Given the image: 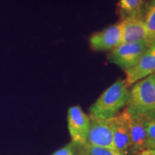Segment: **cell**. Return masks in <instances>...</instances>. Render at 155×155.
<instances>
[{"instance_id": "12", "label": "cell", "mask_w": 155, "mask_h": 155, "mask_svg": "<svg viewBox=\"0 0 155 155\" xmlns=\"http://www.w3.org/2000/svg\"><path fill=\"white\" fill-rule=\"evenodd\" d=\"M143 18L148 32L149 40L155 42V0H150L144 9Z\"/></svg>"}, {"instance_id": "7", "label": "cell", "mask_w": 155, "mask_h": 155, "mask_svg": "<svg viewBox=\"0 0 155 155\" xmlns=\"http://www.w3.org/2000/svg\"><path fill=\"white\" fill-rule=\"evenodd\" d=\"M124 73L128 86L155 73V42L149 46L134 66Z\"/></svg>"}, {"instance_id": "16", "label": "cell", "mask_w": 155, "mask_h": 155, "mask_svg": "<svg viewBox=\"0 0 155 155\" xmlns=\"http://www.w3.org/2000/svg\"><path fill=\"white\" fill-rule=\"evenodd\" d=\"M137 155H155V151L153 150H145L138 153Z\"/></svg>"}, {"instance_id": "5", "label": "cell", "mask_w": 155, "mask_h": 155, "mask_svg": "<svg viewBox=\"0 0 155 155\" xmlns=\"http://www.w3.org/2000/svg\"><path fill=\"white\" fill-rule=\"evenodd\" d=\"M130 131L131 139V152L138 154L145 150H152L154 141L149 139L145 127V117L129 113L124 110Z\"/></svg>"}, {"instance_id": "8", "label": "cell", "mask_w": 155, "mask_h": 155, "mask_svg": "<svg viewBox=\"0 0 155 155\" xmlns=\"http://www.w3.org/2000/svg\"><path fill=\"white\" fill-rule=\"evenodd\" d=\"M122 43L119 23L95 32L89 39L90 47L94 51H111Z\"/></svg>"}, {"instance_id": "11", "label": "cell", "mask_w": 155, "mask_h": 155, "mask_svg": "<svg viewBox=\"0 0 155 155\" xmlns=\"http://www.w3.org/2000/svg\"><path fill=\"white\" fill-rule=\"evenodd\" d=\"M144 9V0H119L118 2V12L121 19L141 16Z\"/></svg>"}, {"instance_id": "6", "label": "cell", "mask_w": 155, "mask_h": 155, "mask_svg": "<svg viewBox=\"0 0 155 155\" xmlns=\"http://www.w3.org/2000/svg\"><path fill=\"white\" fill-rule=\"evenodd\" d=\"M91 118V117H90ZM115 150L110 119L91 118L86 144Z\"/></svg>"}, {"instance_id": "2", "label": "cell", "mask_w": 155, "mask_h": 155, "mask_svg": "<svg viewBox=\"0 0 155 155\" xmlns=\"http://www.w3.org/2000/svg\"><path fill=\"white\" fill-rule=\"evenodd\" d=\"M129 91L125 109L129 113L144 116H155V89L150 76L136 82Z\"/></svg>"}, {"instance_id": "18", "label": "cell", "mask_w": 155, "mask_h": 155, "mask_svg": "<svg viewBox=\"0 0 155 155\" xmlns=\"http://www.w3.org/2000/svg\"><path fill=\"white\" fill-rule=\"evenodd\" d=\"M152 150H154V151H155V142L154 143V144H153Z\"/></svg>"}, {"instance_id": "14", "label": "cell", "mask_w": 155, "mask_h": 155, "mask_svg": "<svg viewBox=\"0 0 155 155\" xmlns=\"http://www.w3.org/2000/svg\"><path fill=\"white\" fill-rule=\"evenodd\" d=\"M145 127L149 139L155 142V116L145 118Z\"/></svg>"}, {"instance_id": "9", "label": "cell", "mask_w": 155, "mask_h": 155, "mask_svg": "<svg viewBox=\"0 0 155 155\" xmlns=\"http://www.w3.org/2000/svg\"><path fill=\"white\" fill-rule=\"evenodd\" d=\"M115 150L121 155H129L131 152V139L127 119L124 111L110 119Z\"/></svg>"}, {"instance_id": "15", "label": "cell", "mask_w": 155, "mask_h": 155, "mask_svg": "<svg viewBox=\"0 0 155 155\" xmlns=\"http://www.w3.org/2000/svg\"><path fill=\"white\" fill-rule=\"evenodd\" d=\"M77 147V145L71 141V143H69L68 144L55 151L51 155H78L76 150Z\"/></svg>"}, {"instance_id": "10", "label": "cell", "mask_w": 155, "mask_h": 155, "mask_svg": "<svg viewBox=\"0 0 155 155\" xmlns=\"http://www.w3.org/2000/svg\"><path fill=\"white\" fill-rule=\"evenodd\" d=\"M122 35V43L149 41L148 32L143 15L122 19L119 22Z\"/></svg>"}, {"instance_id": "3", "label": "cell", "mask_w": 155, "mask_h": 155, "mask_svg": "<svg viewBox=\"0 0 155 155\" xmlns=\"http://www.w3.org/2000/svg\"><path fill=\"white\" fill-rule=\"evenodd\" d=\"M151 44L149 41L121 43L110 51L108 59L110 63L126 72L138 63Z\"/></svg>"}, {"instance_id": "13", "label": "cell", "mask_w": 155, "mask_h": 155, "mask_svg": "<svg viewBox=\"0 0 155 155\" xmlns=\"http://www.w3.org/2000/svg\"><path fill=\"white\" fill-rule=\"evenodd\" d=\"M83 150V155H121L116 150L90 145H85L81 147Z\"/></svg>"}, {"instance_id": "17", "label": "cell", "mask_w": 155, "mask_h": 155, "mask_svg": "<svg viewBox=\"0 0 155 155\" xmlns=\"http://www.w3.org/2000/svg\"><path fill=\"white\" fill-rule=\"evenodd\" d=\"M151 79H152V83H153V86H154V88L155 89V73L154 74L150 75Z\"/></svg>"}, {"instance_id": "1", "label": "cell", "mask_w": 155, "mask_h": 155, "mask_svg": "<svg viewBox=\"0 0 155 155\" xmlns=\"http://www.w3.org/2000/svg\"><path fill=\"white\" fill-rule=\"evenodd\" d=\"M129 86L125 80H118L102 93L90 107L91 118L111 119L127 104Z\"/></svg>"}, {"instance_id": "4", "label": "cell", "mask_w": 155, "mask_h": 155, "mask_svg": "<svg viewBox=\"0 0 155 155\" xmlns=\"http://www.w3.org/2000/svg\"><path fill=\"white\" fill-rule=\"evenodd\" d=\"M68 128L72 142L79 147L86 144L91 118L79 106L69 108L67 115Z\"/></svg>"}]
</instances>
